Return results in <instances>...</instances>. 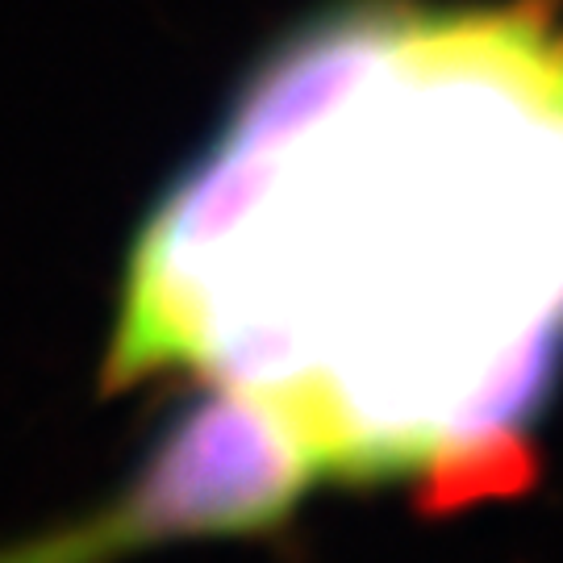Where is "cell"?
<instances>
[{"instance_id":"cell-1","label":"cell","mask_w":563,"mask_h":563,"mask_svg":"<svg viewBox=\"0 0 563 563\" xmlns=\"http://www.w3.org/2000/svg\"><path fill=\"white\" fill-rule=\"evenodd\" d=\"M121 292L109 380L201 367L267 405L318 476L360 484L380 360L388 481L409 476L405 360L443 460L434 360L467 393V443L522 446L488 430L472 363L526 422L563 367V21L547 0L313 21L155 205Z\"/></svg>"},{"instance_id":"cell-2","label":"cell","mask_w":563,"mask_h":563,"mask_svg":"<svg viewBox=\"0 0 563 563\" xmlns=\"http://www.w3.org/2000/svg\"><path fill=\"white\" fill-rule=\"evenodd\" d=\"M318 467L288 426L239 388L192 401L118 497L4 547L0 563H113L146 547L276 530Z\"/></svg>"}]
</instances>
